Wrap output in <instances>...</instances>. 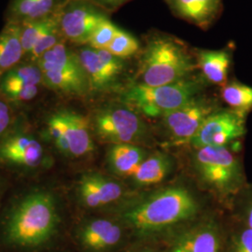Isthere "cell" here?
Wrapping results in <instances>:
<instances>
[{
  "instance_id": "obj_1",
  "label": "cell",
  "mask_w": 252,
  "mask_h": 252,
  "mask_svg": "<svg viewBox=\"0 0 252 252\" xmlns=\"http://www.w3.org/2000/svg\"><path fill=\"white\" fill-rule=\"evenodd\" d=\"M198 211V202L189 189L172 186L136 200L125 208L122 219L135 234L145 237L183 224Z\"/></svg>"
},
{
  "instance_id": "obj_11",
  "label": "cell",
  "mask_w": 252,
  "mask_h": 252,
  "mask_svg": "<svg viewBox=\"0 0 252 252\" xmlns=\"http://www.w3.org/2000/svg\"><path fill=\"white\" fill-rule=\"evenodd\" d=\"M216 109L211 102L196 96L181 108L163 116L162 124L174 142L180 144L190 142L206 119Z\"/></svg>"
},
{
  "instance_id": "obj_33",
  "label": "cell",
  "mask_w": 252,
  "mask_h": 252,
  "mask_svg": "<svg viewBox=\"0 0 252 252\" xmlns=\"http://www.w3.org/2000/svg\"><path fill=\"white\" fill-rule=\"evenodd\" d=\"M243 218L245 221V225L250 227L252 229V196L250 199L244 207Z\"/></svg>"
},
{
  "instance_id": "obj_23",
  "label": "cell",
  "mask_w": 252,
  "mask_h": 252,
  "mask_svg": "<svg viewBox=\"0 0 252 252\" xmlns=\"http://www.w3.org/2000/svg\"><path fill=\"white\" fill-rule=\"evenodd\" d=\"M43 82V76L40 67L35 62L19 63L0 79L2 84H28L38 86Z\"/></svg>"
},
{
  "instance_id": "obj_22",
  "label": "cell",
  "mask_w": 252,
  "mask_h": 252,
  "mask_svg": "<svg viewBox=\"0 0 252 252\" xmlns=\"http://www.w3.org/2000/svg\"><path fill=\"white\" fill-rule=\"evenodd\" d=\"M221 97L232 110L245 115L252 109V87L233 81L221 89Z\"/></svg>"
},
{
  "instance_id": "obj_15",
  "label": "cell",
  "mask_w": 252,
  "mask_h": 252,
  "mask_svg": "<svg viewBox=\"0 0 252 252\" xmlns=\"http://www.w3.org/2000/svg\"><path fill=\"white\" fill-rule=\"evenodd\" d=\"M124 186L116 180L99 173H88L81 177L78 184V194L85 207L107 206L122 198Z\"/></svg>"
},
{
  "instance_id": "obj_31",
  "label": "cell",
  "mask_w": 252,
  "mask_h": 252,
  "mask_svg": "<svg viewBox=\"0 0 252 252\" xmlns=\"http://www.w3.org/2000/svg\"><path fill=\"white\" fill-rule=\"evenodd\" d=\"M58 0H36V7L30 20L43 18L52 14L55 10Z\"/></svg>"
},
{
  "instance_id": "obj_17",
  "label": "cell",
  "mask_w": 252,
  "mask_h": 252,
  "mask_svg": "<svg viewBox=\"0 0 252 252\" xmlns=\"http://www.w3.org/2000/svg\"><path fill=\"white\" fill-rule=\"evenodd\" d=\"M172 10L188 22L207 28L215 19L221 0H165Z\"/></svg>"
},
{
  "instance_id": "obj_21",
  "label": "cell",
  "mask_w": 252,
  "mask_h": 252,
  "mask_svg": "<svg viewBox=\"0 0 252 252\" xmlns=\"http://www.w3.org/2000/svg\"><path fill=\"white\" fill-rule=\"evenodd\" d=\"M171 169V158L168 155L154 153L145 158L132 176V180L138 186H152L162 182Z\"/></svg>"
},
{
  "instance_id": "obj_10",
  "label": "cell",
  "mask_w": 252,
  "mask_h": 252,
  "mask_svg": "<svg viewBox=\"0 0 252 252\" xmlns=\"http://www.w3.org/2000/svg\"><path fill=\"white\" fill-rule=\"evenodd\" d=\"M89 81L90 90L105 92L112 88L124 71V59L108 50H96L90 46L77 53Z\"/></svg>"
},
{
  "instance_id": "obj_13",
  "label": "cell",
  "mask_w": 252,
  "mask_h": 252,
  "mask_svg": "<svg viewBox=\"0 0 252 252\" xmlns=\"http://www.w3.org/2000/svg\"><path fill=\"white\" fill-rule=\"evenodd\" d=\"M220 228L214 221H204L178 234L166 252H221Z\"/></svg>"
},
{
  "instance_id": "obj_19",
  "label": "cell",
  "mask_w": 252,
  "mask_h": 252,
  "mask_svg": "<svg viewBox=\"0 0 252 252\" xmlns=\"http://www.w3.org/2000/svg\"><path fill=\"white\" fill-rule=\"evenodd\" d=\"M196 65L207 81L224 86L231 65V55L225 50H200L196 53Z\"/></svg>"
},
{
  "instance_id": "obj_12",
  "label": "cell",
  "mask_w": 252,
  "mask_h": 252,
  "mask_svg": "<svg viewBox=\"0 0 252 252\" xmlns=\"http://www.w3.org/2000/svg\"><path fill=\"white\" fill-rule=\"evenodd\" d=\"M43 76V82L53 90L71 95H84L90 90L89 81L81 61L67 64L36 62Z\"/></svg>"
},
{
  "instance_id": "obj_3",
  "label": "cell",
  "mask_w": 252,
  "mask_h": 252,
  "mask_svg": "<svg viewBox=\"0 0 252 252\" xmlns=\"http://www.w3.org/2000/svg\"><path fill=\"white\" fill-rule=\"evenodd\" d=\"M195 67L185 46L170 36H157L147 43L135 83L159 86L184 80Z\"/></svg>"
},
{
  "instance_id": "obj_2",
  "label": "cell",
  "mask_w": 252,
  "mask_h": 252,
  "mask_svg": "<svg viewBox=\"0 0 252 252\" xmlns=\"http://www.w3.org/2000/svg\"><path fill=\"white\" fill-rule=\"evenodd\" d=\"M60 216L54 195L44 190L30 192L10 209L2 233L7 243L33 250L45 246L57 233Z\"/></svg>"
},
{
  "instance_id": "obj_29",
  "label": "cell",
  "mask_w": 252,
  "mask_h": 252,
  "mask_svg": "<svg viewBox=\"0 0 252 252\" xmlns=\"http://www.w3.org/2000/svg\"><path fill=\"white\" fill-rule=\"evenodd\" d=\"M36 0H13L10 6V21L23 23L31 19Z\"/></svg>"
},
{
  "instance_id": "obj_9",
  "label": "cell",
  "mask_w": 252,
  "mask_h": 252,
  "mask_svg": "<svg viewBox=\"0 0 252 252\" xmlns=\"http://www.w3.org/2000/svg\"><path fill=\"white\" fill-rule=\"evenodd\" d=\"M245 134L244 116L232 109L216 110L206 119L189 143L195 149L226 147Z\"/></svg>"
},
{
  "instance_id": "obj_32",
  "label": "cell",
  "mask_w": 252,
  "mask_h": 252,
  "mask_svg": "<svg viewBox=\"0 0 252 252\" xmlns=\"http://www.w3.org/2000/svg\"><path fill=\"white\" fill-rule=\"evenodd\" d=\"M10 120L11 118L9 106L4 101L0 100V135L8 129Z\"/></svg>"
},
{
  "instance_id": "obj_18",
  "label": "cell",
  "mask_w": 252,
  "mask_h": 252,
  "mask_svg": "<svg viewBox=\"0 0 252 252\" xmlns=\"http://www.w3.org/2000/svg\"><path fill=\"white\" fill-rule=\"evenodd\" d=\"M25 56L21 40V24L9 21L0 33V79L20 63Z\"/></svg>"
},
{
  "instance_id": "obj_6",
  "label": "cell",
  "mask_w": 252,
  "mask_h": 252,
  "mask_svg": "<svg viewBox=\"0 0 252 252\" xmlns=\"http://www.w3.org/2000/svg\"><path fill=\"white\" fill-rule=\"evenodd\" d=\"M47 130L58 151L66 156L82 157L94 150L88 120L77 112L54 113L48 120Z\"/></svg>"
},
{
  "instance_id": "obj_30",
  "label": "cell",
  "mask_w": 252,
  "mask_h": 252,
  "mask_svg": "<svg viewBox=\"0 0 252 252\" xmlns=\"http://www.w3.org/2000/svg\"><path fill=\"white\" fill-rule=\"evenodd\" d=\"M229 252H252V229L246 225L234 233Z\"/></svg>"
},
{
  "instance_id": "obj_16",
  "label": "cell",
  "mask_w": 252,
  "mask_h": 252,
  "mask_svg": "<svg viewBox=\"0 0 252 252\" xmlns=\"http://www.w3.org/2000/svg\"><path fill=\"white\" fill-rule=\"evenodd\" d=\"M43 157V147L30 135H12L0 145V158L13 164L36 167Z\"/></svg>"
},
{
  "instance_id": "obj_4",
  "label": "cell",
  "mask_w": 252,
  "mask_h": 252,
  "mask_svg": "<svg viewBox=\"0 0 252 252\" xmlns=\"http://www.w3.org/2000/svg\"><path fill=\"white\" fill-rule=\"evenodd\" d=\"M201 88L200 81L188 78L159 86L135 83L126 91L123 100L148 117L162 118L195 98Z\"/></svg>"
},
{
  "instance_id": "obj_27",
  "label": "cell",
  "mask_w": 252,
  "mask_h": 252,
  "mask_svg": "<svg viewBox=\"0 0 252 252\" xmlns=\"http://www.w3.org/2000/svg\"><path fill=\"white\" fill-rule=\"evenodd\" d=\"M119 29L120 28L117 26L107 19L96 27L91 36L88 44L96 50L107 49L116 36Z\"/></svg>"
},
{
  "instance_id": "obj_25",
  "label": "cell",
  "mask_w": 252,
  "mask_h": 252,
  "mask_svg": "<svg viewBox=\"0 0 252 252\" xmlns=\"http://www.w3.org/2000/svg\"><path fill=\"white\" fill-rule=\"evenodd\" d=\"M62 33L59 27V9L57 10V15L54 20V22L46 28L41 36L36 40V45L32 52L28 55L32 62L36 63L37 60L51 50L53 47L58 44L62 41Z\"/></svg>"
},
{
  "instance_id": "obj_35",
  "label": "cell",
  "mask_w": 252,
  "mask_h": 252,
  "mask_svg": "<svg viewBox=\"0 0 252 252\" xmlns=\"http://www.w3.org/2000/svg\"><path fill=\"white\" fill-rule=\"evenodd\" d=\"M135 252H155L153 250H150V249H144V250H140V251H136Z\"/></svg>"
},
{
  "instance_id": "obj_24",
  "label": "cell",
  "mask_w": 252,
  "mask_h": 252,
  "mask_svg": "<svg viewBox=\"0 0 252 252\" xmlns=\"http://www.w3.org/2000/svg\"><path fill=\"white\" fill-rule=\"evenodd\" d=\"M57 10L58 9L43 18L28 20L21 23V40L25 56H28L30 54L36 45L38 37L41 36L46 28L54 22L57 15Z\"/></svg>"
},
{
  "instance_id": "obj_20",
  "label": "cell",
  "mask_w": 252,
  "mask_h": 252,
  "mask_svg": "<svg viewBox=\"0 0 252 252\" xmlns=\"http://www.w3.org/2000/svg\"><path fill=\"white\" fill-rule=\"evenodd\" d=\"M146 157L144 150L135 144H113L108 150V165L119 176L132 177Z\"/></svg>"
},
{
  "instance_id": "obj_14",
  "label": "cell",
  "mask_w": 252,
  "mask_h": 252,
  "mask_svg": "<svg viewBox=\"0 0 252 252\" xmlns=\"http://www.w3.org/2000/svg\"><path fill=\"white\" fill-rule=\"evenodd\" d=\"M124 237L122 226L107 219H95L86 221L78 232V239L87 252L113 251Z\"/></svg>"
},
{
  "instance_id": "obj_34",
  "label": "cell",
  "mask_w": 252,
  "mask_h": 252,
  "mask_svg": "<svg viewBox=\"0 0 252 252\" xmlns=\"http://www.w3.org/2000/svg\"><path fill=\"white\" fill-rule=\"evenodd\" d=\"M97 2H99L100 4L109 6V7H118L120 5H123L124 3L127 2L128 0H95Z\"/></svg>"
},
{
  "instance_id": "obj_8",
  "label": "cell",
  "mask_w": 252,
  "mask_h": 252,
  "mask_svg": "<svg viewBox=\"0 0 252 252\" xmlns=\"http://www.w3.org/2000/svg\"><path fill=\"white\" fill-rule=\"evenodd\" d=\"M108 19L87 1L73 0L59 9V27L64 38L73 43L88 44L100 24Z\"/></svg>"
},
{
  "instance_id": "obj_5",
  "label": "cell",
  "mask_w": 252,
  "mask_h": 252,
  "mask_svg": "<svg viewBox=\"0 0 252 252\" xmlns=\"http://www.w3.org/2000/svg\"><path fill=\"white\" fill-rule=\"evenodd\" d=\"M193 162L201 181L220 194L228 195L242 185L243 175L237 158L227 147L196 149Z\"/></svg>"
},
{
  "instance_id": "obj_7",
  "label": "cell",
  "mask_w": 252,
  "mask_h": 252,
  "mask_svg": "<svg viewBox=\"0 0 252 252\" xmlns=\"http://www.w3.org/2000/svg\"><path fill=\"white\" fill-rule=\"evenodd\" d=\"M94 127L101 138L112 144H135L147 135L143 120L128 105H111L100 109Z\"/></svg>"
},
{
  "instance_id": "obj_28",
  "label": "cell",
  "mask_w": 252,
  "mask_h": 252,
  "mask_svg": "<svg viewBox=\"0 0 252 252\" xmlns=\"http://www.w3.org/2000/svg\"><path fill=\"white\" fill-rule=\"evenodd\" d=\"M0 89L6 97L16 102H27L34 99L38 94V86L28 84H2Z\"/></svg>"
},
{
  "instance_id": "obj_26",
  "label": "cell",
  "mask_w": 252,
  "mask_h": 252,
  "mask_svg": "<svg viewBox=\"0 0 252 252\" xmlns=\"http://www.w3.org/2000/svg\"><path fill=\"white\" fill-rule=\"evenodd\" d=\"M106 50L119 58L125 59L138 52L139 42L133 35L120 28L116 36Z\"/></svg>"
}]
</instances>
